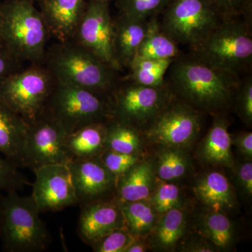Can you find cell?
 Instances as JSON below:
<instances>
[{
	"mask_svg": "<svg viewBox=\"0 0 252 252\" xmlns=\"http://www.w3.org/2000/svg\"><path fill=\"white\" fill-rule=\"evenodd\" d=\"M170 0H117L119 14L140 19L162 14Z\"/></svg>",
	"mask_w": 252,
	"mask_h": 252,
	"instance_id": "f546056e",
	"label": "cell"
},
{
	"mask_svg": "<svg viewBox=\"0 0 252 252\" xmlns=\"http://www.w3.org/2000/svg\"><path fill=\"white\" fill-rule=\"evenodd\" d=\"M191 49V54L203 62L240 77L252 67V26L238 18L223 20Z\"/></svg>",
	"mask_w": 252,
	"mask_h": 252,
	"instance_id": "5b68a950",
	"label": "cell"
},
{
	"mask_svg": "<svg viewBox=\"0 0 252 252\" xmlns=\"http://www.w3.org/2000/svg\"><path fill=\"white\" fill-rule=\"evenodd\" d=\"M193 189L197 198L214 211L230 210L235 206L233 188L220 172L205 174L197 181Z\"/></svg>",
	"mask_w": 252,
	"mask_h": 252,
	"instance_id": "d6986e66",
	"label": "cell"
},
{
	"mask_svg": "<svg viewBox=\"0 0 252 252\" xmlns=\"http://www.w3.org/2000/svg\"><path fill=\"white\" fill-rule=\"evenodd\" d=\"M67 166L79 205L104 200L105 195L117 189V179L104 166L99 157L74 158Z\"/></svg>",
	"mask_w": 252,
	"mask_h": 252,
	"instance_id": "5bb4252c",
	"label": "cell"
},
{
	"mask_svg": "<svg viewBox=\"0 0 252 252\" xmlns=\"http://www.w3.org/2000/svg\"><path fill=\"white\" fill-rule=\"evenodd\" d=\"M231 143L226 120L221 116H217L200 145L199 155L209 163L233 167L235 163Z\"/></svg>",
	"mask_w": 252,
	"mask_h": 252,
	"instance_id": "ffe728a7",
	"label": "cell"
},
{
	"mask_svg": "<svg viewBox=\"0 0 252 252\" xmlns=\"http://www.w3.org/2000/svg\"><path fill=\"white\" fill-rule=\"evenodd\" d=\"M201 126L199 111L172 99L147 127L148 140L164 147H187L196 138Z\"/></svg>",
	"mask_w": 252,
	"mask_h": 252,
	"instance_id": "7c38bea8",
	"label": "cell"
},
{
	"mask_svg": "<svg viewBox=\"0 0 252 252\" xmlns=\"http://www.w3.org/2000/svg\"><path fill=\"white\" fill-rule=\"evenodd\" d=\"M153 185L152 164L139 161L117 179L118 199L128 202L146 200L152 193Z\"/></svg>",
	"mask_w": 252,
	"mask_h": 252,
	"instance_id": "44dd1931",
	"label": "cell"
},
{
	"mask_svg": "<svg viewBox=\"0 0 252 252\" xmlns=\"http://www.w3.org/2000/svg\"><path fill=\"white\" fill-rule=\"evenodd\" d=\"M56 84L44 64H31L0 81V102L29 123L44 112Z\"/></svg>",
	"mask_w": 252,
	"mask_h": 252,
	"instance_id": "52a82bcc",
	"label": "cell"
},
{
	"mask_svg": "<svg viewBox=\"0 0 252 252\" xmlns=\"http://www.w3.org/2000/svg\"><path fill=\"white\" fill-rule=\"evenodd\" d=\"M88 1H109V0H87Z\"/></svg>",
	"mask_w": 252,
	"mask_h": 252,
	"instance_id": "7bdbcfd3",
	"label": "cell"
},
{
	"mask_svg": "<svg viewBox=\"0 0 252 252\" xmlns=\"http://www.w3.org/2000/svg\"><path fill=\"white\" fill-rule=\"evenodd\" d=\"M78 233L84 243L92 245L113 230L125 227L119 199L101 200L81 205Z\"/></svg>",
	"mask_w": 252,
	"mask_h": 252,
	"instance_id": "9a60e30c",
	"label": "cell"
},
{
	"mask_svg": "<svg viewBox=\"0 0 252 252\" xmlns=\"http://www.w3.org/2000/svg\"><path fill=\"white\" fill-rule=\"evenodd\" d=\"M51 34L34 0H5L0 25V42L16 59L44 64Z\"/></svg>",
	"mask_w": 252,
	"mask_h": 252,
	"instance_id": "3957f363",
	"label": "cell"
},
{
	"mask_svg": "<svg viewBox=\"0 0 252 252\" xmlns=\"http://www.w3.org/2000/svg\"><path fill=\"white\" fill-rule=\"evenodd\" d=\"M190 166L189 156L178 147H164L157 154V172L160 180L181 178L188 172Z\"/></svg>",
	"mask_w": 252,
	"mask_h": 252,
	"instance_id": "83f0119b",
	"label": "cell"
},
{
	"mask_svg": "<svg viewBox=\"0 0 252 252\" xmlns=\"http://www.w3.org/2000/svg\"><path fill=\"white\" fill-rule=\"evenodd\" d=\"M237 183L242 193L250 198L252 195V162H244L237 168Z\"/></svg>",
	"mask_w": 252,
	"mask_h": 252,
	"instance_id": "74e56055",
	"label": "cell"
},
{
	"mask_svg": "<svg viewBox=\"0 0 252 252\" xmlns=\"http://www.w3.org/2000/svg\"><path fill=\"white\" fill-rule=\"evenodd\" d=\"M180 203V189L171 183H163L158 187L153 198L152 206L158 214H165L172 209L179 207Z\"/></svg>",
	"mask_w": 252,
	"mask_h": 252,
	"instance_id": "836d02e7",
	"label": "cell"
},
{
	"mask_svg": "<svg viewBox=\"0 0 252 252\" xmlns=\"http://www.w3.org/2000/svg\"><path fill=\"white\" fill-rule=\"evenodd\" d=\"M114 32L109 1H89L72 41L121 72L114 50Z\"/></svg>",
	"mask_w": 252,
	"mask_h": 252,
	"instance_id": "8fae6325",
	"label": "cell"
},
{
	"mask_svg": "<svg viewBox=\"0 0 252 252\" xmlns=\"http://www.w3.org/2000/svg\"><path fill=\"white\" fill-rule=\"evenodd\" d=\"M234 102L236 105L239 116L248 126L252 124V77L247 76L243 80H240Z\"/></svg>",
	"mask_w": 252,
	"mask_h": 252,
	"instance_id": "e575fe53",
	"label": "cell"
},
{
	"mask_svg": "<svg viewBox=\"0 0 252 252\" xmlns=\"http://www.w3.org/2000/svg\"><path fill=\"white\" fill-rule=\"evenodd\" d=\"M107 124H90L67 135L66 145L73 158L97 157L105 150Z\"/></svg>",
	"mask_w": 252,
	"mask_h": 252,
	"instance_id": "603a6c76",
	"label": "cell"
},
{
	"mask_svg": "<svg viewBox=\"0 0 252 252\" xmlns=\"http://www.w3.org/2000/svg\"><path fill=\"white\" fill-rule=\"evenodd\" d=\"M149 20L119 14L114 19V50L122 69L130 67L143 41Z\"/></svg>",
	"mask_w": 252,
	"mask_h": 252,
	"instance_id": "e0dca14e",
	"label": "cell"
},
{
	"mask_svg": "<svg viewBox=\"0 0 252 252\" xmlns=\"http://www.w3.org/2000/svg\"><path fill=\"white\" fill-rule=\"evenodd\" d=\"M135 240L126 227L113 230L91 246L97 252H125L126 249Z\"/></svg>",
	"mask_w": 252,
	"mask_h": 252,
	"instance_id": "1f68e13d",
	"label": "cell"
},
{
	"mask_svg": "<svg viewBox=\"0 0 252 252\" xmlns=\"http://www.w3.org/2000/svg\"><path fill=\"white\" fill-rule=\"evenodd\" d=\"M32 185L19 167L6 158L0 156V195L11 190H19Z\"/></svg>",
	"mask_w": 252,
	"mask_h": 252,
	"instance_id": "4dcf8cb0",
	"label": "cell"
},
{
	"mask_svg": "<svg viewBox=\"0 0 252 252\" xmlns=\"http://www.w3.org/2000/svg\"><path fill=\"white\" fill-rule=\"evenodd\" d=\"M1 16H2V1H0V25H1Z\"/></svg>",
	"mask_w": 252,
	"mask_h": 252,
	"instance_id": "b9f144b4",
	"label": "cell"
},
{
	"mask_svg": "<svg viewBox=\"0 0 252 252\" xmlns=\"http://www.w3.org/2000/svg\"><path fill=\"white\" fill-rule=\"evenodd\" d=\"M105 149L138 155L141 150L138 129L113 118L107 124Z\"/></svg>",
	"mask_w": 252,
	"mask_h": 252,
	"instance_id": "cb8c5ba5",
	"label": "cell"
},
{
	"mask_svg": "<svg viewBox=\"0 0 252 252\" xmlns=\"http://www.w3.org/2000/svg\"><path fill=\"white\" fill-rule=\"evenodd\" d=\"M168 70L166 83L172 94L196 110L209 112L229 108L241 80L192 54L177 58Z\"/></svg>",
	"mask_w": 252,
	"mask_h": 252,
	"instance_id": "6da1fadb",
	"label": "cell"
},
{
	"mask_svg": "<svg viewBox=\"0 0 252 252\" xmlns=\"http://www.w3.org/2000/svg\"><path fill=\"white\" fill-rule=\"evenodd\" d=\"M174 96L167 83L153 88L121 79L111 94L114 118L137 129L148 127Z\"/></svg>",
	"mask_w": 252,
	"mask_h": 252,
	"instance_id": "9c48e42d",
	"label": "cell"
},
{
	"mask_svg": "<svg viewBox=\"0 0 252 252\" xmlns=\"http://www.w3.org/2000/svg\"><path fill=\"white\" fill-rule=\"evenodd\" d=\"M156 228L154 243L160 250H171L184 235L186 215L180 207H175L163 214Z\"/></svg>",
	"mask_w": 252,
	"mask_h": 252,
	"instance_id": "4316f807",
	"label": "cell"
},
{
	"mask_svg": "<svg viewBox=\"0 0 252 252\" xmlns=\"http://www.w3.org/2000/svg\"><path fill=\"white\" fill-rule=\"evenodd\" d=\"M217 247L203 241H191L187 243L184 251L194 252H207L216 251Z\"/></svg>",
	"mask_w": 252,
	"mask_h": 252,
	"instance_id": "ab89813d",
	"label": "cell"
},
{
	"mask_svg": "<svg viewBox=\"0 0 252 252\" xmlns=\"http://www.w3.org/2000/svg\"><path fill=\"white\" fill-rule=\"evenodd\" d=\"M202 228L205 236L217 248L225 250L233 243L234 227L221 212L212 211L205 215L202 220Z\"/></svg>",
	"mask_w": 252,
	"mask_h": 252,
	"instance_id": "f1b7e54d",
	"label": "cell"
},
{
	"mask_svg": "<svg viewBox=\"0 0 252 252\" xmlns=\"http://www.w3.org/2000/svg\"><path fill=\"white\" fill-rule=\"evenodd\" d=\"M248 0H212L224 19L238 18Z\"/></svg>",
	"mask_w": 252,
	"mask_h": 252,
	"instance_id": "8d00e7d4",
	"label": "cell"
},
{
	"mask_svg": "<svg viewBox=\"0 0 252 252\" xmlns=\"http://www.w3.org/2000/svg\"><path fill=\"white\" fill-rule=\"evenodd\" d=\"M44 65L56 82L111 96L119 71L72 41L58 42L46 49Z\"/></svg>",
	"mask_w": 252,
	"mask_h": 252,
	"instance_id": "7a4b0ae2",
	"label": "cell"
},
{
	"mask_svg": "<svg viewBox=\"0 0 252 252\" xmlns=\"http://www.w3.org/2000/svg\"><path fill=\"white\" fill-rule=\"evenodd\" d=\"M28 123L0 102V154L18 167H24Z\"/></svg>",
	"mask_w": 252,
	"mask_h": 252,
	"instance_id": "ac0fdd59",
	"label": "cell"
},
{
	"mask_svg": "<svg viewBox=\"0 0 252 252\" xmlns=\"http://www.w3.org/2000/svg\"><path fill=\"white\" fill-rule=\"evenodd\" d=\"M119 200L126 228L131 234L135 237L142 236L153 229L157 212L152 205L143 200L133 202Z\"/></svg>",
	"mask_w": 252,
	"mask_h": 252,
	"instance_id": "d4e9b609",
	"label": "cell"
},
{
	"mask_svg": "<svg viewBox=\"0 0 252 252\" xmlns=\"http://www.w3.org/2000/svg\"><path fill=\"white\" fill-rule=\"evenodd\" d=\"M239 151L247 158L252 160V132H242L231 138Z\"/></svg>",
	"mask_w": 252,
	"mask_h": 252,
	"instance_id": "f35d334b",
	"label": "cell"
},
{
	"mask_svg": "<svg viewBox=\"0 0 252 252\" xmlns=\"http://www.w3.org/2000/svg\"><path fill=\"white\" fill-rule=\"evenodd\" d=\"M180 56L178 44L162 31L157 16L149 18L145 36L135 60H175Z\"/></svg>",
	"mask_w": 252,
	"mask_h": 252,
	"instance_id": "7402d4cb",
	"label": "cell"
},
{
	"mask_svg": "<svg viewBox=\"0 0 252 252\" xmlns=\"http://www.w3.org/2000/svg\"><path fill=\"white\" fill-rule=\"evenodd\" d=\"M0 195V238L8 252L46 250L51 237L41 213L31 196H21L17 190Z\"/></svg>",
	"mask_w": 252,
	"mask_h": 252,
	"instance_id": "277c9868",
	"label": "cell"
},
{
	"mask_svg": "<svg viewBox=\"0 0 252 252\" xmlns=\"http://www.w3.org/2000/svg\"><path fill=\"white\" fill-rule=\"evenodd\" d=\"M160 26L177 44H200L224 18L212 0H170Z\"/></svg>",
	"mask_w": 252,
	"mask_h": 252,
	"instance_id": "ba28073f",
	"label": "cell"
},
{
	"mask_svg": "<svg viewBox=\"0 0 252 252\" xmlns=\"http://www.w3.org/2000/svg\"><path fill=\"white\" fill-rule=\"evenodd\" d=\"M99 158L107 170L117 179L140 161L138 155L119 153L109 149H105L99 156Z\"/></svg>",
	"mask_w": 252,
	"mask_h": 252,
	"instance_id": "d6a6232c",
	"label": "cell"
},
{
	"mask_svg": "<svg viewBox=\"0 0 252 252\" xmlns=\"http://www.w3.org/2000/svg\"><path fill=\"white\" fill-rule=\"evenodd\" d=\"M68 135L63 126L45 111L28 123L24 167L33 170L51 164L67 165L73 159L66 145Z\"/></svg>",
	"mask_w": 252,
	"mask_h": 252,
	"instance_id": "30bf717a",
	"label": "cell"
},
{
	"mask_svg": "<svg viewBox=\"0 0 252 252\" xmlns=\"http://www.w3.org/2000/svg\"><path fill=\"white\" fill-rule=\"evenodd\" d=\"M22 63L0 42V81L21 70Z\"/></svg>",
	"mask_w": 252,
	"mask_h": 252,
	"instance_id": "d590c367",
	"label": "cell"
},
{
	"mask_svg": "<svg viewBox=\"0 0 252 252\" xmlns=\"http://www.w3.org/2000/svg\"><path fill=\"white\" fill-rule=\"evenodd\" d=\"M35 180L31 196L40 212H56L78 205L75 189L67 165L51 164L33 170Z\"/></svg>",
	"mask_w": 252,
	"mask_h": 252,
	"instance_id": "4fadbf2b",
	"label": "cell"
},
{
	"mask_svg": "<svg viewBox=\"0 0 252 252\" xmlns=\"http://www.w3.org/2000/svg\"><path fill=\"white\" fill-rule=\"evenodd\" d=\"M45 112L63 126L68 134L114 118L111 96L56 82Z\"/></svg>",
	"mask_w": 252,
	"mask_h": 252,
	"instance_id": "8992f818",
	"label": "cell"
},
{
	"mask_svg": "<svg viewBox=\"0 0 252 252\" xmlns=\"http://www.w3.org/2000/svg\"><path fill=\"white\" fill-rule=\"evenodd\" d=\"M51 36L59 42L72 41L84 16L87 0H37Z\"/></svg>",
	"mask_w": 252,
	"mask_h": 252,
	"instance_id": "2e32d148",
	"label": "cell"
},
{
	"mask_svg": "<svg viewBox=\"0 0 252 252\" xmlns=\"http://www.w3.org/2000/svg\"><path fill=\"white\" fill-rule=\"evenodd\" d=\"M146 245L143 243L135 240L126 249L125 252H143L146 251Z\"/></svg>",
	"mask_w": 252,
	"mask_h": 252,
	"instance_id": "60d3db41",
	"label": "cell"
},
{
	"mask_svg": "<svg viewBox=\"0 0 252 252\" xmlns=\"http://www.w3.org/2000/svg\"><path fill=\"white\" fill-rule=\"evenodd\" d=\"M171 59L135 60L126 79L148 87L158 88L166 84L165 76L172 62Z\"/></svg>",
	"mask_w": 252,
	"mask_h": 252,
	"instance_id": "484cf974",
	"label": "cell"
}]
</instances>
